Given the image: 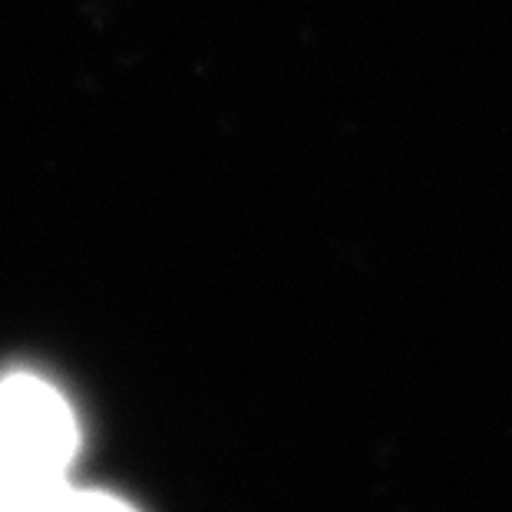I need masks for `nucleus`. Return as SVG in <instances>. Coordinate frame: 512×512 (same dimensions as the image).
I'll return each instance as SVG.
<instances>
[{"instance_id":"1","label":"nucleus","mask_w":512,"mask_h":512,"mask_svg":"<svg viewBox=\"0 0 512 512\" xmlns=\"http://www.w3.org/2000/svg\"><path fill=\"white\" fill-rule=\"evenodd\" d=\"M80 450V427L57 387L34 374L0 380V460L27 479H60Z\"/></svg>"},{"instance_id":"2","label":"nucleus","mask_w":512,"mask_h":512,"mask_svg":"<svg viewBox=\"0 0 512 512\" xmlns=\"http://www.w3.org/2000/svg\"><path fill=\"white\" fill-rule=\"evenodd\" d=\"M40 512H136L123 499H116L110 493H96V489H76L67 479L53 483L43 496Z\"/></svg>"},{"instance_id":"3","label":"nucleus","mask_w":512,"mask_h":512,"mask_svg":"<svg viewBox=\"0 0 512 512\" xmlns=\"http://www.w3.org/2000/svg\"><path fill=\"white\" fill-rule=\"evenodd\" d=\"M0 512H34L27 506H17V503H0Z\"/></svg>"}]
</instances>
